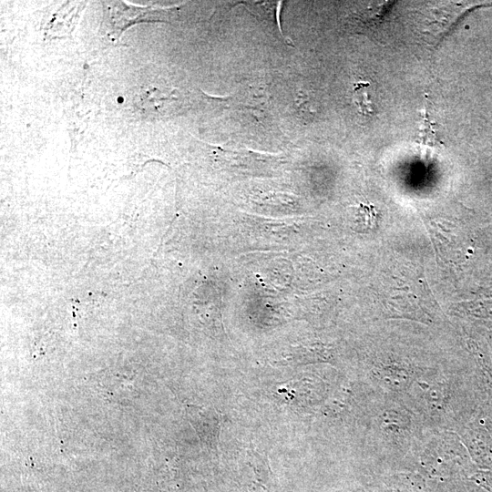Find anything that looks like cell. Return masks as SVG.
<instances>
[{
    "mask_svg": "<svg viewBox=\"0 0 492 492\" xmlns=\"http://www.w3.org/2000/svg\"><path fill=\"white\" fill-rule=\"evenodd\" d=\"M489 393L468 353L466 358L447 355L402 398L428 429L456 432Z\"/></svg>",
    "mask_w": 492,
    "mask_h": 492,
    "instance_id": "1",
    "label": "cell"
},
{
    "mask_svg": "<svg viewBox=\"0 0 492 492\" xmlns=\"http://www.w3.org/2000/svg\"><path fill=\"white\" fill-rule=\"evenodd\" d=\"M428 430L402 397L374 390L363 452L364 480L385 471H415V456Z\"/></svg>",
    "mask_w": 492,
    "mask_h": 492,
    "instance_id": "2",
    "label": "cell"
},
{
    "mask_svg": "<svg viewBox=\"0 0 492 492\" xmlns=\"http://www.w3.org/2000/svg\"><path fill=\"white\" fill-rule=\"evenodd\" d=\"M446 356L408 336L379 335L363 361L360 381L378 393L402 397Z\"/></svg>",
    "mask_w": 492,
    "mask_h": 492,
    "instance_id": "3",
    "label": "cell"
},
{
    "mask_svg": "<svg viewBox=\"0 0 492 492\" xmlns=\"http://www.w3.org/2000/svg\"><path fill=\"white\" fill-rule=\"evenodd\" d=\"M478 469L460 437L449 430L429 429L415 456V471L434 482L470 479Z\"/></svg>",
    "mask_w": 492,
    "mask_h": 492,
    "instance_id": "4",
    "label": "cell"
},
{
    "mask_svg": "<svg viewBox=\"0 0 492 492\" xmlns=\"http://www.w3.org/2000/svg\"><path fill=\"white\" fill-rule=\"evenodd\" d=\"M466 447L479 469L492 466V394L476 407L466 422L455 432Z\"/></svg>",
    "mask_w": 492,
    "mask_h": 492,
    "instance_id": "5",
    "label": "cell"
},
{
    "mask_svg": "<svg viewBox=\"0 0 492 492\" xmlns=\"http://www.w3.org/2000/svg\"><path fill=\"white\" fill-rule=\"evenodd\" d=\"M106 36L113 42L118 41L122 33L130 26L142 22L158 20L159 11L149 7H138L122 1L106 2Z\"/></svg>",
    "mask_w": 492,
    "mask_h": 492,
    "instance_id": "6",
    "label": "cell"
},
{
    "mask_svg": "<svg viewBox=\"0 0 492 492\" xmlns=\"http://www.w3.org/2000/svg\"><path fill=\"white\" fill-rule=\"evenodd\" d=\"M456 310L461 316L472 323H492V296L464 302L459 303Z\"/></svg>",
    "mask_w": 492,
    "mask_h": 492,
    "instance_id": "7",
    "label": "cell"
},
{
    "mask_svg": "<svg viewBox=\"0 0 492 492\" xmlns=\"http://www.w3.org/2000/svg\"><path fill=\"white\" fill-rule=\"evenodd\" d=\"M430 492H487L471 479L431 482Z\"/></svg>",
    "mask_w": 492,
    "mask_h": 492,
    "instance_id": "8",
    "label": "cell"
},
{
    "mask_svg": "<svg viewBox=\"0 0 492 492\" xmlns=\"http://www.w3.org/2000/svg\"><path fill=\"white\" fill-rule=\"evenodd\" d=\"M369 87L368 82H358L354 87V97L359 111L364 116H371L374 114V106L369 97L366 87Z\"/></svg>",
    "mask_w": 492,
    "mask_h": 492,
    "instance_id": "9",
    "label": "cell"
},
{
    "mask_svg": "<svg viewBox=\"0 0 492 492\" xmlns=\"http://www.w3.org/2000/svg\"><path fill=\"white\" fill-rule=\"evenodd\" d=\"M423 128H421V140L423 143H427L429 145H437L441 143L438 139L437 134L434 128L431 127V122L428 119L427 114L425 115L423 122Z\"/></svg>",
    "mask_w": 492,
    "mask_h": 492,
    "instance_id": "10",
    "label": "cell"
},
{
    "mask_svg": "<svg viewBox=\"0 0 492 492\" xmlns=\"http://www.w3.org/2000/svg\"><path fill=\"white\" fill-rule=\"evenodd\" d=\"M485 338H486V341L487 343V345H488V349H489V352H490V354H491V357H492V330H489V329H486L483 333Z\"/></svg>",
    "mask_w": 492,
    "mask_h": 492,
    "instance_id": "11",
    "label": "cell"
}]
</instances>
